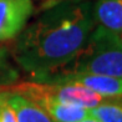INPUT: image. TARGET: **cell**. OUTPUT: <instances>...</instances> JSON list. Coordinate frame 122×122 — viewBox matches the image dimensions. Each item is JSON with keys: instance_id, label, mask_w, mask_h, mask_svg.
Here are the masks:
<instances>
[{"instance_id": "cell-11", "label": "cell", "mask_w": 122, "mask_h": 122, "mask_svg": "<svg viewBox=\"0 0 122 122\" xmlns=\"http://www.w3.org/2000/svg\"><path fill=\"white\" fill-rule=\"evenodd\" d=\"M80 122H100V121H97L96 118H93V117H87V118H85V120H82V121H80Z\"/></svg>"}, {"instance_id": "cell-4", "label": "cell", "mask_w": 122, "mask_h": 122, "mask_svg": "<svg viewBox=\"0 0 122 122\" xmlns=\"http://www.w3.org/2000/svg\"><path fill=\"white\" fill-rule=\"evenodd\" d=\"M35 82L45 84H66L76 85L88 88L103 98L122 97V79L93 74H79V72H52L41 77Z\"/></svg>"}, {"instance_id": "cell-10", "label": "cell", "mask_w": 122, "mask_h": 122, "mask_svg": "<svg viewBox=\"0 0 122 122\" xmlns=\"http://www.w3.org/2000/svg\"><path fill=\"white\" fill-rule=\"evenodd\" d=\"M0 122H18L14 110L6 101V92L0 93Z\"/></svg>"}, {"instance_id": "cell-3", "label": "cell", "mask_w": 122, "mask_h": 122, "mask_svg": "<svg viewBox=\"0 0 122 122\" xmlns=\"http://www.w3.org/2000/svg\"><path fill=\"white\" fill-rule=\"evenodd\" d=\"M14 91L24 95L29 100L46 97L87 110H91L92 107L97 106L100 102L103 101V97L92 92L88 88L66 84H45V82L32 81L18 86Z\"/></svg>"}, {"instance_id": "cell-6", "label": "cell", "mask_w": 122, "mask_h": 122, "mask_svg": "<svg viewBox=\"0 0 122 122\" xmlns=\"http://www.w3.org/2000/svg\"><path fill=\"white\" fill-rule=\"evenodd\" d=\"M31 101L45 111L52 122H80L90 117V110L84 107L67 105L46 97H37Z\"/></svg>"}, {"instance_id": "cell-8", "label": "cell", "mask_w": 122, "mask_h": 122, "mask_svg": "<svg viewBox=\"0 0 122 122\" xmlns=\"http://www.w3.org/2000/svg\"><path fill=\"white\" fill-rule=\"evenodd\" d=\"M6 101L14 110L18 122H52L42 108L19 92H6Z\"/></svg>"}, {"instance_id": "cell-5", "label": "cell", "mask_w": 122, "mask_h": 122, "mask_svg": "<svg viewBox=\"0 0 122 122\" xmlns=\"http://www.w3.org/2000/svg\"><path fill=\"white\" fill-rule=\"evenodd\" d=\"M34 13L32 0H0V41L15 39Z\"/></svg>"}, {"instance_id": "cell-1", "label": "cell", "mask_w": 122, "mask_h": 122, "mask_svg": "<svg viewBox=\"0 0 122 122\" xmlns=\"http://www.w3.org/2000/svg\"><path fill=\"white\" fill-rule=\"evenodd\" d=\"M95 26L93 0H59L16 36L14 57L32 81H37L67 65Z\"/></svg>"}, {"instance_id": "cell-2", "label": "cell", "mask_w": 122, "mask_h": 122, "mask_svg": "<svg viewBox=\"0 0 122 122\" xmlns=\"http://www.w3.org/2000/svg\"><path fill=\"white\" fill-rule=\"evenodd\" d=\"M57 71L93 74L122 79L121 35L101 25H96L80 52L66 66Z\"/></svg>"}, {"instance_id": "cell-12", "label": "cell", "mask_w": 122, "mask_h": 122, "mask_svg": "<svg viewBox=\"0 0 122 122\" xmlns=\"http://www.w3.org/2000/svg\"><path fill=\"white\" fill-rule=\"evenodd\" d=\"M121 39H122V32H121Z\"/></svg>"}, {"instance_id": "cell-9", "label": "cell", "mask_w": 122, "mask_h": 122, "mask_svg": "<svg viewBox=\"0 0 122 122\" xmlns=\"http://www.w3.org/2000/svg\"><path fill=\"white\" fill-rule=\"evenodd\" d=\"M90 116L100 122H122V97L103 98L90 110Z\"/></svg>"}, {"instance_id": "cell-7", "label": "cell", "mask_w": 122, "mask_h": 122, "mask_svg": "<svg viewBox=\"0 0 122 122\" xmlns=\"http://www.w3.org/2000/svg\"><path fill=\"white\" fill-rule=\"evenodd\" d=\"M93 15L96 25H101L121 35L122 0H93Z\"/></svg>"}]
</instances>
